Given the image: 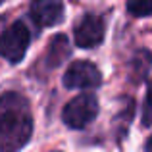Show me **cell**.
I'll return each instance as SVG.
<instances>
[{
    "label": "cell",
    "mask_w": 152,
    "mask_h": 152,
    "mask_svg": "<svg viewBox=\"0 0 152 152\" xmlns=\"http://www.w3.org/2000/svg\"><path fill=\"white\" fill-rule=\"evenodd\" d=\"M33 133V115L29 102L19 93L0 96V152H18Z\"/></svg>",
    "instance_id": "obj_1"
},
{
    "label": "cell",
    "mask_w": 152,
    "mask_h": 152,
    "mask_svg": "<svg viewBox=\"0 0 152 152\" xmlns=\"http://www.w3.org/2000/svg\"><path fill=\"white\" fill-rule=\"evenodd\" d=\"M98 114V100L94 94L83 93L69 100L62 110V119L71 129H83L87 127Z\"/></svg>",
    "instance_id": "obj_2"
},
{
    "label": "cell",
    "mask_w": 152,
    "mask_h": 152,
    "mask_svg": "<svg viewBox=\"0 0 152 152\" xmlns=\"http://www.w3.org/2000/svg\"><path fill=\"white\" fill-rule=\"evenodd\" d=\"M29 29L23 21H15L0 35V54L12 64L23 60L27 48H29Z\"/></svg>",
    "instance_id": "obj_3"
},
{
    "label": "cell",
    "mask_w": 152,
    "mask_h": 152,
    "mask_svg": "<svg viewBox=\"0 0 152 152\" xmlns=\"http://www.w3.org/2000/svg\"><path fill=\"white\" fill-rule=\"evenodd\" d=\"M102 83L100 69L93 62L77 60L64 73V85L67 89H96Z\"/></svg>",
    "instance_id": "obj_4"
},
{
    "label": "cell",
    "mask_w": 152,
    "mask_h": 152,
    "mask_svg": "<svg viewBox=\"0 0 152 152\" xmlns=\"http://www.w3.org/2000/svg\"><path fill=\"white\" fill-rule=\"evenodd\" d=\"M75 45L79 48H94L104 39V21L98 15H85L75 27Z\"/></svg>",
    "instance_id": "obj_5"
},
{
    "label": "cell",
    "mask_w": 152,
    "mask_h": 152,
    "mask_svg": "<svg viewBox=\"0 0 152 152\" xmlns=\"http://www.w3.org/2000/svg\"><path fill=\"white\" fill-rule=\"evenodd\" d=\"M31 18L39 27L56 25L64 18V2L62 0H33L31 2Z\"/></svg>",
    "instance_id": "obj_6"
},
{
    "label": "cell",
    "mask_w": 152,
    "mask_h": 152,
    "mask_svg": "<svg viewBox=\"0 0 152 152\" xmlns=\"http://www.w3.org/2000/svg\"><path fill=\"white\" fill-rule=\"evenodd\" d=\"M71 54V45L66 35H56L50 39L48 50H46V64L50 67H58L69 58Z\"/></svg>",
    "instance_id": "obj_7"
},
{
    "label": "cell",
    "mask_w": 152,
    "mask_h": 152,
    "mask_svg": "<svg viewBox=\"0 0 152 152\" xmlns=\"http://www.w3.org/2000/svg\"><path fill=\"white\" fill-rule=\"evenodd\" d=\"M150 66H152V54L146 52V50H139L137 54L133 56V60H131V67H129L131 79L141 81L146 75V71L150 69Z\"/></svg>",
    "instance_id": "obj_8"
},
{
    "label": "cell",
    "mask_w": 152,
    "mask_h": 152,
    "mask_svg": "<svg viewBox=\"0 0 152 152\" xmlns=\"http://www.w3.org/2000/svg\"><path fill=\"white\" fill-rule=\"evenodd\" d=\"M127 10L135 18L152 15V0H127Z\"/></svg>",
    "instance_id": "obj_9"
},
{
    "label": "cell",
    "mask_w": 152,
    "mask_h": 152,
    "mask_svg": "<svg viewBox=\"0 0 152 152\" xmlns=\"http://www.w3.org/2000/svg\"><path fill=\"white\" fill-rule=\"evenodd\" d=\"M146 110L152 112V81L148 83V89H146Z\"/></svg>",
    "instance_id": "obj_10"
},
{
    "label": "cell",
    "mask_w": 152,
    "mask_h": 152,
    "mask_svg": "<svg viewBox=\"0 0 152 152\" xmlns=\"http://www.w3.org/2000/svg\"><path fill=\"white\" fill-rule=\"evenodd\" d=\"M146 152H152V137L146 141Z\"/></svg>",
    "instance_id": "obj_11"
},
{
    "label": "cell",
    "mask_w": 152,
    "mask_h": 152,
    "mask_svg": "<svg viewBox=\"0 0 152 152\" xmlns=\"http://www.w3.org/2000/svg\"><path fill=\"white\" fill-rule=\"evenodd\" d=\"M0 2H4V0H0Z\"/></svg>",
    "instance_id": "obj_12"
}]
</instances>
